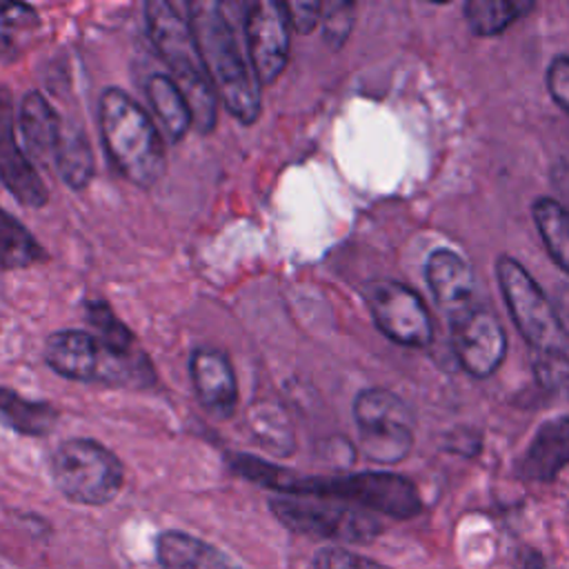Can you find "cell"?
Segmentation results:
<instances>
[{
	"mask_svg": "<svg viewBox=\"0 0 569 569\" xmlns=\"http://www.w3.org/2000/svg\"><path fill=\"white\" fill-rule=\"evenodd\" d=\"M231 467L244 478L287 496L333 498L365 511H378L400 520L413 518L422 509L416 485L396 473L362 471L340 478H302L244 453L231 456Z\"/></svg>",
	"mask_w": 569,
	"mask_h": 569,
	"instance_id": "obj_1",
	"label": "cell"
},
{
	"mask_svg": "<svg viewBox=\"0 0 569 569\" xmlns=\"http://www.w3.org/2000/svg\"><path fill=\"white\" fill-rule=\"evenodd\" d=\"M496 278L511 320L531 349L538 385L551 393H569V329L547 293L511 256L496 260Z\"/></svg>",
	"mask_w": 569,
	"mask_h": 569,
	"instance_id": "obj_2",
	"label": "cell"
},
{
	"mask_svg": "<svg viewBox=\"0 0 569 569\" xmlns=\"http://www.w3.org/2000/svg\"><path fill=\"white\" fill-rule=\"evenodd\" d=\"M187 16L218 102L238 122L253 124L260 116V82L242 58L222 7L198 0L187 4Z\"/></svg>",
	"mask_w": 569,
	"mask_h": 569,
	"instance_id": "obj_3",
	"label": "cell"
},
{
	"mask_svg": "<svg viewBox=\"0 0 569 569\" xmlns=\"http://www.w3.org/2000/svg\"><path fill=\"white\" fill-rule=\"evenodd\" d=\"M144 20L153 47L169 67V78L189 104L193 127L200 133H209L218 120V96L207 76L189 16L184 18L171 2L149 0Z\"/></svg>",
	"mask_w": 569,
	"mask_h": 569,
	"instance_id": "obj_4",
	"label": "cell"
},
{
	"mask_svg": "<svg viewBox=\"0 0 569 569\" xmlns=\"http://www.w3.org/2000/svg\"><path fill=\"white\" fill-rule=\"evenodd\" d=\"M104 149L116 169L133 184L153 187L167 167L162 138L147 116L122 89L107 87L98 100Z\"/></svg>",
	"mask_w": 569,
	"mask_h": 569,
	"instance_id": "obj_5",
	"label": "cell"
},
{
	"mask_svg": "<svg viewBox=\"0 0 569 569\" xmlns=\"http://www.w3.org/2000/svg\"><path fill=\"white\" fill-rule=\"evenodd\" d=\"M51 478L67 500L98 507L118 496L124 469L104 445L89 438H69L51 456Z\"/></svg>",
	"mask_w": 569,
	"mask_h": 569,
	"instance_id": "obj_6",
	"label": "cell"
},
{
	"mask_svg": "<svg viewBox=\"0 0 569 569\" xmlns=\"http://www.w3.org/2000/svg\"><path fill=\"white\" fill-rule=\"evenodd\" d=\"M271 513L291 531L336 542H369L380 536V522L365 509L320 496H284L269 500Z\"/></svg>",
	"mask_w": 569,
	"mask_h": 569,
	"instance_id": "obj_7",
	"label": "cell"
},
{
	"mask_svg": "<svg viewBox=\"0 0 569 569\" xmlns=\"http://www.w3.org/2000/svg\"><path fill=\"white\" fill-rule=\"evenodd\" d=\"M376 327L405 347H427L433 338V322L422 298L396 280H371L362 289Z\"/></svg>",
	"mask_w": 569,
	"mask_h": 569,
	"instance_id": "obj_8",
	"label": "cell"
},
{
	"mask_svg": "<svg viewBox=\"0 0 569 569\" xmlns=\"http://www.w3.org/2000/svg\"><path fill=\"white\" fill-rule=\"evenodd\" d=\"M291 18L287 2L258 0L249 4L244 33L251 69L260 84H271L280 78L289 60Z\"/></svg>",
	"mask_w": 569,
	"mask_h": 569,
	"instance_id": "obj_9",
	"label": "cell"
},
{
	"mask_svg": "<svg viewBox=\"0 0 569 569\" xmlns=\"http://www.w3.org/2000/svg\"><path fill=\"white\" fill-rule=\"evenodd\" d=\"M451 345L458 362L473 378H489L505 360L507 336L498 318L476 307L465 318L451 322Z\"/></svg>",
	"mask_w": 569,
	"mask_h": 569,
	"instance_id": "obj_10",
	"label": "cell"
},
{
	"mask_svg": "<svg viewBox=\"0 0 569 569\" xmlns=\"http://www.w3.org/2000/svg\"><path fill=\"white\" fill-rule=\"evenodd\" d=\"M0 180L24 207L38 209L47 202V187L16 140L11 93L4 84H0Z\"/></svg>",
	"mask_w": 569,
	"mask_h": 569,
	"instance_id": "obj_11",
	"label": "cell"
},
{
	"mask_svg": "<svg viewBox=\"0 0 569 569\" xmlns=\"http://www.w3.org/2000/svg\"><path fill=\"white\" fill-rule=\"evenodd\" d=\"M427 284L451 322L465 318L476 305V276L453 249H433L425 264Z\"/></svg>",
	"mask_w": 569,
	"mask_h": 569,
	"instance_id": "obj_12",
	"label": "cell"
},
{
	"mask_svg": "<svg viewBox=\"0 0 569 569\" xmlns=\"http://www.w3.org/2000/svg\"><path fill=\"white\" fill-rule=\"evenodd\" d=\"M189 373L198 400L218 416H231L238 405V382L229 358L213 347H200L189 358Z\"/></svg>",
	"mask_w": 569,
	"mask_h": 569,
	"instance_id": "obj_13",
	"label": "cell"
},
{
	"mask_svg": "<svg viewBox=\"0 0 569 569\" xmlns=\"http://www.w3.org/2000/svg\"><path fill=\"white\" fill-rule=\"evenodd\" d=\"M569 465V413L538 427L518 460V476L531 482H549Z\"/></svg>",
	"mask_w": 569,
	"mask_h": 569,
	"instance_id": "obj_14",
	"label": "cell"
},
{
	"mask_svg": "<svg viewBox=\"0 0 569 569\" xmlns=\"http://www.w3.org/2000/svg\"><path fill=\"white\" fill-rule=\"evenodd\" d=\"M47 365L69 380H96L100 378L102 351L100 342L78 329H62L44 342Z\"/></svg>",
	"mask_w": 569,
	"mask_h": 569,
	"instance_id": "obj_15",
	"label": "cell"
},
{
	"mask_svg": "<svg viewBox=\"0 0 569 569\" xmlns=\"http://www.w3.org/2000/svg\"><path fill=\"white\" fill-rule=\"evenodd\" d=\"M162 569H242L224 551L184 531H162L156 540Z\"/></svg>",
	"mask_w": 569,
	"mask_h": 569,
	"instance_id": "obj_16",
	"label": "cell"
},
{
	"mask_svg": "<svg viewBox=\"0 0 569 569\" xmlns=\"http://www.w3.org/2000/svg\"><path fill=\"white\" fill-rule=\"evenodd\" d=\"M20 129L29 153L40 162H56L62 120L40 91H29L20 104Z\"/></svg>",
	"mask_w": 569,
	"mask_h": 569,
	"instance_id": "obj_17",
	"label": "cell"
},
{
	"mask_svg": "<svg viewBox=\"0 0 569 569\" xmlns=\"http://www.w3.org/2000/svg\"><path fill=\"white\" fill-rule=\"evenodd\" d=\"M147 98L160 124L164 127V133L169 136V140L173 144L180 142L182 136L193 124V120H191L189 104L182 91L178 89V84L167 73H153L147 80Z\"/></svg>",
	"mask_w": 569,
	"mask_h": 569,
	"instance_id": "obj_18",
	"label": "cell"
},
{
	"mask_svg": "<svg viewBox=\"0 0 569 569\" xmlns=\"http://www.w3.org/2000/svg\"><path fill=\"white\" fill-rule=\"evenodd\" d=\"M40 31V18L24 2H0V62L24 56Z\"/></svg>",
	"mask_w": 569,
	"mask_h": 569,
	"instance_id": "obj_19",
	"label": "cell"
},
{
	"mask_svg": "<svg viewBox=\"0 0 569 569\" xmlns=\"http://www.w3.org/2000/svg\"><path fill=\"white\" fill-rule=\"evenodd\" d=\"M58 411L49 402L29 400L0 387V422L22 436H44L53 429Z\"/></svg>",
	"mask_w": 569,
	"mask_h": 569,
	"instance_id": "obj_20",
	"label": "cell"
},
{
	"mask_svg": "<svg viewBox=\"0 0 569 569\" xmlns=\"http://www.w3.org/2000/svg\"><path fill=\"white\" fill-rule=\"evenodd\" d=\"M56 164L71 189H84L93 178V151L82 127L62 122Z\"/></svg>",
	"mask_w": 569,
	"mask_h": 569,
	"instance_id": "obj_21",
	"label": "cell"
},
{
	"mask_svg": "<svg viewBox=\"0 0 569 569\" xmlns=\"http://www.w3.org/2000/svg\"><path fill=\"white\" fill-rule=\"evenodd\" d=\"M358 433L365 456L380 465L400 462L413 445V431L409 422H373L358 427Z\"/></svg>",
	"mask_w": 569,
	"mask_h": 569,
	"instance_id": "obj_22",
	"label": "cell"
},
{
	"mask_svg": "<svg viewBox=\"0 0 569 569\" xmlns=\"http://www.w3.org/2000/svg\"><path fill=\"white\" fill-rule=\"evenodd\" d=\"M538 233L553 262L569 273V209L553 198H538L531 204Z\"/></svg>",
	"mask_w": 569,
	"mask_h": 569,
	"instance_id": "obj_23",
	"label": "cell"
},
{
	"mask_svg": "<svg viewBox=\"0 0 569 569\" xmlns=\"http://www.w3.org/2000/svg\"><path fill=\"white\" fill-rule=\"evenodd\" d=\"M533 7L531 0H469L465 2V18L476 36L491 38L509 29Z\"/></svg>",
	"mask_w": 569,
	"mask_h": 569,
	"instance_id": "obj_24",
	"label": "cell"
},
{
	"mask_svg": "<svg viewBox=\"0 0 569 569\" xmlns=\"http://www.w3.org/2000/svg\"><path fill=\"white\" fill-rule=\"evenodd\" d=\"M44 260V251L31 231L0 207V267L27 269Z\"/></svg>",
	"mask_w": 569,
	"mask_h": 569,
	"instance_id": "obj_25",
	"label": "cell"
},
{
	"mask_svg": "<svg viewBox=\"0 0 569 569\" xmlns=\"http://www.w3.org/2000/svg\"><path fill=\"white\" fill-rule=\"evenodd\" d=\"M249 429L256 440L276 456H289L293 451V433L284 411L273 402H253L249 409Z\"/></svg>",
	"mask_w": 569,
	"mask_h": 569,
	"instance_id": "obj_26",
	"label": "cell"
},
{
	"mask_svg": "<svg viewBox=\"0 0 569 569\" xmlns=\"http://www.w3.org/2000/svg\"><path fill=\"white\" fill-rule=\"evenodd\" d=\"M353 418L358 427L373 422H409L411 411L407 402L387 389H365L353 400Z\"/></svg>",
	"mask_w": 569,
	"mask_h": 569,
	"instance_id": "obj_27",
	"label": "cell"
},
{
	"mask_svg": "<svg viewBox=\"0 0 569 569\" xmlns=\"http://www.w3.org/2000/svg\"><path fill=\"white\" fill-rule=\"evenodd\" d=\"M87 322L98 333L100 347H104L113 358H129L133 349V333L129 327L111 311L102 300L87 305Z\"/></svg>",
	"mask_w": 569,
	"mask_h": 569,
	"instance_id": "obj_28",
	"label": "cell"
},
{
	"mask_svg": "<svg viewBox=\"0 0 569 569\" xmlns=\"http://www.w3.org/2000/svg\"><path fill=\"white\" fill-rule=\"evenodd\" d=\"M353 2H329L322 4V33L325 40L338 49L351 33L353 27Z\"/></svg>",
	"mask_w": 569,
	"mask_h": 569,
	"instance_id": "obj_29",
	"label": "cell"
},
{
	"mask_svg": "<svg viewBox=\"0 0 569 569\" xmlns=\"http://www.w3.org/2000/svg\"><path fill=\"white\" fill-rule=\"evenodd\" d=\"M313 569H389V567L342 547H322L313 556Z\"/></svg>",
	"mask_w": 569,
	"mask_h": 569,
	"instance_id": "obj_30",
	"label": "cell"
},
{
	"mask_svg": "<svg viewBox=\"0 0 569 569\" xmlns=\"http://www.w3.org/2000/svg\"><path fill=\"white\" fill-rule=\"evenodd\" d=\"M547 89L553 102L569 116V56L560 53L549 62Z\"/></svg>",
	"mask_w": 569,
	"mask_h": 569,
	"instance_id": "obj_31",
	"label": "cell"
},
{
	"mask_svg": "<svg viewBox=\"0 0 569 569\" xmlns=\"http://www.w3.org/2000/svg\"><path fill=\"white\" fill-rule=\"evenodd\" d=\"M287 9H289L291 27L302 31V33L311 31L318 24V20L322 18V4L320 2H300L298 0V2L287 4Z\"/></svg>",
	"mask_w": 569,
	"mask_h": 569,
	"instance_id": "obj_32",
	"label": "cell"
},
{
	"mask_svg": "<svg viewBox=\"0 0 569 569\" xmlns=\"http://www.w3.org/2000/svg\"><path fill=\"white\" fill-rule=\"evenodd\" d=\"M525 569H551L538 553H531L527 560H525Z\"/></svg>",
	"mask_w": 569,
	"mask_h": 569,
	"instance_id": "obj_33",
	"label": "cell"
}]
</instances>
